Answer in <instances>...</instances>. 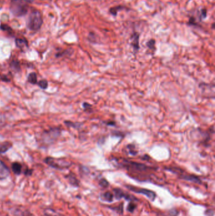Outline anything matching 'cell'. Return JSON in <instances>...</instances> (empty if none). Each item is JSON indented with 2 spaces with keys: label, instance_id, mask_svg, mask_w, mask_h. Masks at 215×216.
<instances>
[{
  "label": "cell",
  "instance_id": "9",
  "mask_svg": "<svg viewBox=\"0 0 215 216\" xmlns=\"http://www.w3.org/2000/svg\"><path fill=\"white\" fill-rule=\"evenodd\" d=\"M10 175V170L4 164H0V180H4Z\"/></svg>",
  "mask_w": 215,
  "mask_h": 216
},
{
  "label": "cell",
  "instance_id": "6",
  "mask_svg": "<svg viewBox=\"0 0 215 216\" xmlns=\"http://www.w3.org/2000/svg\"><path fill=\"white\" fill-rule=\"evenodd\" d=\"M113 191H114L113 194L114 198L118 200H119L122 199H124L125 200L130 202L131 201L135 202V200H138V199L136 198H135L134 196L124 192V191L122 190L120 188H114Z\"/></svg>",
  "mask_w": 215,
  "mask_h": 216
},
{
  "label": "cell",
  "instance_id": "22",
  "mask_svg": "<svg viewBox=\"0 0 215 216\" xmlns=\"http://www.w3.org/2000/svg\"><path fill=\"white\" fill-rule=\"evenodd\" d=\"M155 41L153 39H151V40L149 41L148 42L146 43L147 46H148V48H150L151 49H155Z\"/></svg>",
  "mask_w": 215,
  "mask_h": 216
},
{
  "label": "cell",
  "instance_id": "3",
  "mask_svg": "<svg viewBox=\"0 0 215 216\" xmlns=\"http://www.w3.org/2000/svg\"><path fill=\"white\" fill-rule=\"evenodd\" d=\"M45 163L51 167L57 169H67L71 166V163L66 159L53 158L51 157H46Z\"/></svg>",
  "mask_w": 215,
  "mask_h": 216
},
{
  "label": "cell",
  "instance_id": "1",
  "mask_svg": "<svg viewBox=\"0 0 215 216\" xmlns=\"http://www.w3.org/2000/svg\"><path fill=\"white\" fill-rule=\"evenodd\" d=\"M42 24L41 14L38 10L32 11L28 18L27 27L33 31H36L40 29Z\"/></svg>",
  "mask_w": 215,
  "mask_h": 216
},
{
  "label": "cell",
  "instance_id": "12",
  "mask_svg": "<svg viewBox=\"0 0 215 216\" xmlns=\"http://www.w3.org/2000/svg\"><path fill=\"white\" fill-rule=\"evenodd\" d=\"M11 168H12V171H13L15 175H20L22 172V166L20 163H13V164L11 166Z\"/></svg>",
  "mask_w": 215,
  "mask_h": 216
},
{
  "label": "cell",
  "instance_id": "19",
  "mask_svg": "<svg viewBox=\"0 0 215 216\" xmlns=\"http://www.w3.org/2000/svg\"><path fill=\"white\" fill-rule=\"evenodd\" d=\"M110 209L113 210V211H115L116 212H118L119 214H122L123 213V207H122V204L121 205V206H118V207H113L112 206H108Z\"/></svg>",
  "mask_w": 215,
  "mask_h": 216
},
{
  "label": "cell",
  "instance_id": "7",
  "mask_svg": "<svg viewBox=\"0 0 215 216\" xmlns=\"http://www.w3.org/2000/svg\"><path fill=\"white\" fill-rule=\"evenodd\" d=\"M180 178L182 179V180H186V181H191L195 183H198V184H201V179L195 175H180Z\"/></svg>",
  "mask_w": 215,
  "mask_h": 216
},
{
  "label": "cell",
  "instance_id": "4",
  "mask_svg": "<svg viewBox=\"0 0 215 216\" xmlns=\"http://www.w3.org/2000/svg\"><path fill=\"white\" fill-rule=\"evenodd\" d=\"M126 188H128L130 190L132 191V192L136 193L145 195L147 197V198H148L151 202H154L155 199H156L157 195H156L155 192H154L152 190H148V189H146V188H138V187H136L131 186V185H127Z\"/></svg>",
  "mask_w": 215,
  "mask_h": 216
},
{
  "label": "cell",
  "instance_id": "13",
  "mask_svg": "<svg viewBox=\"0 0 215 216\" xmlns=\"http://www.w3.org/2000/svg\"><path fill=\"white\" fill-rule=\"evenodd\" d=\"M11 147V144L10 142H4L0 145V153H4L7 152Z\"/></svg>",
  "mask_w": 215,
  "mask_h": 216
},
{
  "label": "cell",
  "instance_id": "5",
  "mask_svg": "<svg viewBox=\"0 0 215 216\" xmlns=\"http://www.w3.org/2000/svg\"><path fill=\"white\" fill-rule=\"evenodd\" d=\"M122 164H123L126 168L135 171L143 172L150 169V168L148 167V166H146L144 164L138 163L133 161H129V160H124Z\"/></svg>",
  "mask_w": 215,
  "mask_h": 216
},
{
  "label": "cell",
  "instance_id": "21",
  "mask_svg": "<svg viewBox=\"0 0 215 216\" xmlns=\"http://www.w3.org/2000/svg\"><path fill=\"white\" fill-rule=\"evenodd\" d=\"M10 66L12 68L15 70H20V65H19V63H18V62H17V61H12V62L11 63Z\"/></svg>",
  "mask_w": 215,
  "mask_h": 216
},
{
  "label": "cell",
  "instance_id": "14",
  "mask_svg": "<svg viewBox=\"0 0 215 216\" xmlns=\"http://www.w3.org/2000/svg\"><path fill=\"white\" fill-rule=\"evenodd\" d=\"M124 8V7H123V6H117V7H115L110 8L109 11H110V13L111 14H112L113 15L116 16L117 14H118L119 11H121V10H123Z\"/></svg>",
  "mask_w": 215,
  "mask_h": 216
},
{
  "label": "cell",
  "instance_id": "16",
  "mask_svg": "<svg viewBox=\"0 0 215 216\" xmlns=\"http://www.w3.org/2000/svg\"><path fill=\"white\" fill-rule=\"evenodd\" d=\"M136 207H137L136 203L133 201H131L127 206V211L129 212L133 213L134 211V210L136 208Z\"/></svg>",
  "mask_w": 215,
  "mask_h": 216
},
{
  "label": "cell",
  "instance_id": "10",
  "mask_svg": "<svg viewBox=\"0 0 215 216\" xmlns=\"http://www.w3.org/2000/svg\"><path fill=\"white\" fill-rule=\"evenodd\" d=\"M132 46L134 51H138L139 49V34L137 32H134L132 36Z\"/></svg>",
  "mask_w": 215,
  "mask_h": 216
},
{
  "label": "cell",
  "instance_id": "2",
  "mask_svg": "<svg viewBox=\"0 0 215 216\" xmlns=\"http://www.w3.org/2000/svg\"><path fill=\"white\" fill-rule=\"evenodd\" d=\"M10 11L16 17H22L27 13L28 8L23 0H11Z\"/></svg>",
  "mask_w": 215,
  "mask_h": 216
},
{
  "label": "cell",
  "instance_id": "17",
  "mask_svg": "<svg viewBox=\"0 0 215 216\" xmlns=\"http://www.w3.org/2000/svg\"><path fill=\"white\" fill-rule=\"evenodd\" d=\"M28 81L32 84L37 83V75L35 73H31L28 77Z\"/></svg>",
  "mask_w": 215,
  "mask_h": 216
},
{
  "label": "cell",
  "instance_id": "15",
  "mask_svg": "<svg viewBox=\"0 0 215 216\" xmlns=\"http://www.w3.org/2000/svg\"><path fill=\"white\" fill-rule=\"evenodd\" d=\"M15 44L16 46L19 48H23L25 46H27V42L25 40L22 39H16L15 40Z\"/></svg>",
  "mask_w": 215,
  "mask_h": 216
},
{
  "label": "cell",
  "instance_id": "18",
  "mask_svg": "<svg viewBox=\"0 0 215 216\" xmlns=\"http://www.w3.org/2000/svg\"><path fill=\"white\" fill-rule=\"evenodd\" d=\"M99 184L100 186L102 188H107L109 186V183L107 181L105 178H102L99 180Z\"/></svg>",
  "mask_w": 215,
  "mask_h": 216
},
{
  "label": "cell",
  "instance_id": "24",
  "mask_svg": "<svg viewBox=\"0 0 215 216\" xmlns=\"http://www.w3.org/2000/svg\"><path fill=\"white\" fill-rule=\"evenodd\" d=\"M83 108H84V109L85 111H88V110H90V109H91V105L87 103V102L83 103Z\"/></svg>",
  "mask_w": 215,
  "mask_h": 216
},
{
  "label": "cell",
  "instance_id": "8",
  "mask_svg": "<svg viewBox=\"0 0 215 216\" xmlns=\"http://www.w3.org/2000/svg\"><path fill=\"white\" fill-rule=\"evenodd\" d=\"M114 199V194L110 192H106L102 193L100 195V199L103 202H112Z\"/></svg>",
  "mask_w": 215,
  "mask_h": 216
},
{
  "label": "cell",
  "instance_id": "23",
  "mask_svg": "<svg viewBox=\"0 0 215 216\" xmlns=\"http://www.w3.org/2000/svg\"><path fill=\"white\" fill-rule=\"evenodd\" d=\"M169 214L171 216H177L178 214H179V212H178L175 208H172L170 210Z\"/></svg>",
  "mask_w": 215,
  "mask_h": 216
},
{
  "label": "cell",
  "instance_id": "25",
  "mask_svg": "<svg viewBox=\"0 0 215 216\" xmlns=\"http://www.w3.org/2000/svg\"><path fill=\"white\" fill-rule=\"evenodd\" d=\"M206 15H207V11L206 9H202L201 11V19L202 18H205L206 17Z\"/></svg>",
  "mask_w": 215,
  "mask_h": 216
},
{
  "label": "cell",
  "instance_id": "26",
  "mask_svg": "<svg viewBox=\"0 0 215 216\" xmlns=\"http://www.w3.org/2000/svg\"><path fill=\"white\" fill-rule=\"evenodd\" d=\"M205 214L206 216H213L214 215V211L213 210H207V211H206Z\"/></svg>",
  "mask_w": 215,
  "mask_h": 216
},
{
  "label": "cell",
  "instance_id": "28",
  "mask_svg": "<svg viewBox=\"0 0 215 216\" xmlns=\"http://www.w3.org/2000/svg\"><path fill=\"white\" fill-rule=\"evenodd\" d=\"M24 1L27 2V3H31L32 2V0H24Z\"/></svg>",
  "mask_w": 215,
  "mask_h": 216
},
{
  "label": "cell",
  "instance_id": "27",
  "mask_svg": "<svg viewBox=\"0 0 215 216\" xmlns=\"http://www.w3.org/2000/svg\"><path fill=\"white\" fill-rule=\"evenodd\" d=\"M25 175H27V176H30V175H32V171H31V170H28V169H27V171H25Z\"/></svg>",
  "mask_w": 215,
  "mask_h": 216
},
{
  "label": "cell",
  "instance_id": "29",
  "mask_svg": "<svg viewBox=\"0 0 215 216\" xmlns=\"http://www.w3.org/2000/svg\"><path fill=\"white\" fill-rule=\"evenodd\" d=\"M3 122L1 121V120H0V127L1 126V123H3Z\"/></svg>",
  "mask_w": 215,
  "mask_h": 216
},
{
  "label": "cell",
  "instance_id": "20",
  "mask_svg": "<svg viewBox=\"0 0 215 216\" xmlns=\"http://www.w3.org/2000/svg\"><path fill=\"white\" fill-rule=\"evenodd\" d=\"M39 87L42 89H46L48 87V82L46 80H42L38 83Z\"/></svg>",
  "mask_w": 215,
  "mask_h": 216
},
{
  "label": "cell",
  "instance_id": "11",
  "mask_svg": "<svg viewBox=\"0 0 215 216\" xmlns=\"http://www.w3.org/2000/svg\"><path fill=\"white\" fill-rule=\"evenodd\" d=\"M67 178L68 179V181L74 187H78L79 186V181L77 180L75 175L73 173H70L67 175Z\"/></svg>",
  "mask_w": 215,
  "mask_h": 216
}]
</instances>
